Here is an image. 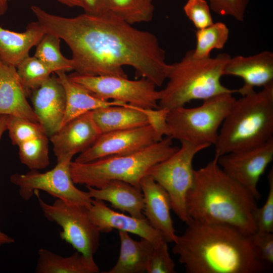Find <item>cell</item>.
<instances>
[{"instance_id": "9", "label": "cell", "mask_w": 273, "mask_h": 273, "mask_svg": "<svg viewBox=\"0 0 273 273\" xmlns=\"http://www.w3.org/2000/svg\"><path fill=\"white\" fill-rule=\"evenodd\" d=\"M34 194L44 216L62 228L60 238L77 251L94 256L99 247L101 232L90 219L88 208L59 199L49 204L41 198L39 191Z\"/></svg>"}, {"instance_id": "15", "label": "cell", "mask_w": 273, "mask_h": 273, "mask_svg": "<svg viewBox=\"0 0 273 273\" xmlns=\"http://www.w3.org/2000/svg\"><path fill=\"white\" fill-rule=\"evenodd\" d=\"M89 217L101 233L113 230L139 236L154 244L166 241L163 235L154 229L145 218H138L113 210L104 202L92 199L88 208Z\"/></svg>"}, {"instance_id": "17", "label": "cell", "mask_w": 273, "mask_h": 273, "mask_svg": "<svg viewBox=\"0 0 273 273\" xmlns=\"http://www.w3.org/2000/svg\"><path fill=\"white\" fill-rule=\"evenodd\" d=\"M223 75H233L244 80L237 89L242 96L254 90L255 87L273 84V53L268 51L249 56L231 57L226 63Z\"/></svg>"}, {"instance_id": "8", "label": "cell", "mask_w": 273, "mask_h": 273, "mask_svg": "<svg viewBox=\"0 0 273 273\" xmlns=\"http://www.w3.org/2000/svg\"><path fill=\"white\" fill-rule=\"evenodd\" d=\"M180 143V147L173 154L152 166L148 175L166 191L172 209L181 221L187 223L190 218L187 212L186 199L194 183L193 161L196 154L210 146L186 141Z\"/></svg>"}, {"instance_id": "24", "label": "cell", "mask_w": 273, "mask_h": 273, "mask_svg": "<svg viewBox=\"0 0 273 273\" xmlns=\"http://www.w3.org/2000/svg\"><path fill=\"white\" fill-rule=\"evenodd\" d=\"M120 251L115 264L105 273H142L146 272L150 254L154 244L141 238L132 239L129 233L118 231Z\"/></svg>"}, {"instance_id": "28", "label": "cell", "mask_w": 273, "mask_h": 273, "mask_svg": "<svg viewBox=\"0 0 273 273\" xmlns=\"http://www.w3.org/2000/svg\"><path fill=\"white\" fill-rule=\"evenodd\" d=\"M229 36V29L221 22L212 25L196 32V45L192 50L193 55L198 58L210 57L214 49H222L226 44Z\"/></svg>"}, {"instance_id": "4", "label": "cell", "mask_w": 273, "mask_h": 273, "mask_svg": "<svg viewBox=\"0 0 273 273\" xmlns=\"http://www.w3.org/2000/svg\"><path fill=\"white\" fill-rule=\"evenodd\" d=\"M273 138V84L234 102L219 129L215 156L252 148Z\"/></svg>"}, {"instance_id": "16", "label": "cell", "mask_w": 273, "mask_h": 273, "mask_svg": "<svg viewBox=\"0 0 273 273\" xmlns=\"http://www.w3.org/2000/svg\"><path fill=\"white\" fill-rule=\"evenodd\" d=\"M29 97L32 108L47 135L56 132L61 127L66 108V94L56 75H51Z\"/></svg>"}, {"instance_id": "32", "label": "cell", "mask_w": 273, "mask_h": 273, "mask_svg": "<svg viewBox=\"0 0 273 273\" xmlns=\"http://www.w3.org/2000/svg\"><path fill=\"white\" fill-rule=\"evenodd\" d=\"M168 242L154 245L149 257L146 272L148 273H174L175 265L171 257Z\"/></svg>"}, {"instance_id": "19", "label": "cell", "mask_w": 273, "mask_h": 273, "mask_svg": "<svg viewBox=\"0 0 273 273\" xmlns=\"http://www.w3.org/2000/svg\"><path fill=\"white\" fill-rule=\"evenodd\" d=\"M27 98L16 67L0 59V115L20 117L39 123Z\"/></svg>"}, {"instance_id": "21", "label": "cell", "mask_w": 273, "mask_h": 273, "mask_svg": "<svg viewBox=\"0 0 273 273\" xmlns=\"http://www.w3.org/2000/svg\"><path fill=\"white\" fill-rule=\"evenodd\" d=\"M150 110L130 105L110 106L92 111L91 114L94 121L102 133L150 124Z\"/></svg>"}, {"instance_id": "6", "label": "cell", "mask_w": 273, "mask_h": 273, "mask_svg": "<svg viewBox=\"0 0 273 273\" xmlns=\"http://www.w3.org/2000/svg\"><path fill=\"white\" fill-rule=\"evenodd\" d=\"M170 136L134 153L114 155L86 163L72 161L71 178L75 184L100 188L111 180L128 183L140 189L142 178L150 168L164 160L178 149Z\"/></svg>"}, {"instance_id": "10", "label": "cell", "mask_w": 273, "mask_h": 273, "mask_svg": "<svg viewBox=\"0 0 273 273\" xmlns=\"http://www.w3.org/2000/svg\"><path fill=\"white\" fill-rule=\"evenodd\" d=\"M68 77L102 99L121 102L145 110L159 108L160 90L147 78L133 80L128 77L83 75L75 72Z\"/></svg>"}, {"instance_id": "18", "label": "cell", "mask_w": 273, "mask_h": 273, "mask_svg": "<svg viewBox=\"0 0 273 273\" xmlns=\"http://www.w3.org/2000/svg\"><path fill=\"white\" fill-rule=\"evenodd\" d=\"M140 189L144 197L143 213L145 218L163 235L168 243H173L177 235L170 214L172 208L167 193L148 175L142 178Z\"/></svg>"}, {"instance_id": "30", "label": "cell", "mask_w": 273, "mask_h": 273, "mask_svg": "<svg viewBox=\"0 0 273 273\" xmlns=\"http://www.w3.org/2000/svg\"><path fill=\"white\" fill-rule=\"evenodd\" d=\"M16 69L28 97L33 90L45 82L52 73L38 58L29 55L19 63Z\"/></svg>"}, {"instance_id": "25", "label": "cell", "mask_w": 273, "mask_h": 273, "mask_svg": "<svg viewBox=\"0 0 273 273\" xmlns=\"http://www.w3.org/2000/svg\"><path fill=\"white\" fill-rule=\"evenodd\" d=\"M35 272L37 273H98L99 266L93 256L78 251L67 257L62 256L48 249L38 250Z\"/></svg>"}, {"instance_id": "35", "label": "cell", "mask_w": 273, "mask_h": 273, "mask_svg": "<svg viewBox=\"0 0 273 273\" xmlns=\"http://www.w3.org/2000/svg\"><path fill=\"white\" fill-rule=\"evenodd\" d=\"M210 9L221 16H230L243 21L249 0H209Z\"/></svg>"}, {"instance_id": "3", "label": "cell", "mask_w": 273, "mask_h": 273, "mask_svg": "<svg viewBox=\"0 0 273 273\" xmlns=\"http://www.w3.org/2000/svg\"><path fill=\"white\" fill-rule=\"evenodd\" d=\"M257 200L228 175L214 158L194 171L186 206L190 219L233 226L247 235L256 231L254 220Z\"/></svg>"}, {"instance_id": "40", "label": "cell", "mask_w": 273, "mask_h": 273, "mask_svg": "<svg viewBox=\"0 0 273 273\" xmlns=\"http://www.w3.org/2000/svg\"><path fill=\"white\" fill-rule=\"evenodd\" d=\"M59 2L69 7H79L81 8L80 0H57Z\"/></svg>"}, {"instance_id": "31", "label": "cell", "mask_w": 273, "mask_h": 273, "mask_svg": "<svg viewBox=\"0 0 273 273\" xmlns=\"http://www.w3.org/2000/svg\"><path fill=\"white\" fill-rule=\"evenodd\" d=\"M7 128L12 144L17 146L28 140L47 135L40 123L11 115H7Z\"/></svg>"}, {"instance_id": "36", "label": "cell", "mask_w": 273, "mask_h": 273, "mask_svg": "<svg viewBox=\"0 0 273 273\" xmlns=\"http://www.w3.org/2000/svg\"><path fill=\"white\" fill-rule=\"evenodd\" d=\"M253 246L260 259L265 264H273V234L256 231L251 235Z\"/></svg>"}, {"instance_id": "1", "label": "cell", "mask_w": 273, "mask_h": 273, "mask_svg": "<svg viewBox=\"0 0 273 273\" xmlns=\"http://www.w3.org/2000/svg\"><path fill=\"white\" fill-rule=\"evenodd\" d=\"M31 9L46 33L57 36L68 46L76 73L127 77L123 67L129 66L138 77L156 86L167 79L170 64L153 33L133 27L109 11L67 18L37 6Z\"/></svg>"}, {"instance_id": "14", "label": "cell", "mask_w": 273, "mask_h": 273, "mask_svg": "<svg viewBox=\"0 0 273 273\" xmlns=\"http://www.w3.org/2000/svg\"><path fill=\"white\" fill-rule=\"evenodd\" d=\"M101 134L90 111L62 125L49 136V140L57 162H60L72 160L75 155L90 147Z\"/></svg>"}, {"instance_id": "12", "label": "cell", "mask_w": 273, "mask_h": 273, "mask_svg": "<svg viewBox=\"0 0 273 273\" xmlns=\"http://www.w3.org/2000/svg\"><path fill=\"white\" fill-rule=\"evenodd\" d=\"M272 160L273 138L258 146L217 157L222 170L250 192L257 200L261 197L258 183Z\"/></svg>"}, {"instance_id": "33", "label": "cell", "mask_w": 273, "mask_h": 273, "mask_svg": "<svg viewBox=\"0 0 273 273\" xmlns=\"http://www.w3.org/2000/svg\"><path fill=\"white\" fill-rule=\"evenodd\" d=\"M269 191L263 205L257 207L254 214V220L257 231L273 232V169L267 175Z\"/></svg>"}, {"instance_id": "5", "label": "cell", "mask_w": 273, "mask_h": 273, "mask_svg": "<svg viewBox=\"0 0 273 273\" xmlns=\"http://www.w3.org/2000/svg\"><path fill=\"white\" fill-rule=\"evenodd\" d=\"M231 57L220 53L215 57L198 58L188 51L178 62L170 64L167 83L160 90L159 108L184 107L193 100H205L224 93H237L223 85L220 79Z\"/></svg>"}, {"instance_id": "20", "label": "cell", "mask_w": 273, "mask_h": 273, "mask_svg": "<svg viewBox=\"0 0 273 273\" xmlns=\"http://www.w3.org/2000/svg\"><path fill=\"white\" fill-rule=\"evenodd\" d=\"M93 199L109 202L115 209L138 218L145 217L144 201L141 189L121 180H111L100 188L87 187Z\"/></svg>"}, {"instance_id": "38", "label": "cell", "mask_w": 273, "mask_h": 273, "mask_svg": "<svg viewBox=\"0 0 273 273\" xmlns=\"http://www.w3.org/2000/svg\"><path fill=\"white\" fill-rule=\"evenodd\" d=\"M15 242L14 239L3 233L0 230V247L6 245L13 243Z\"/></svg>"}, {"instance_id": "37", "label": "cell", "mask_w": 273, "mask_h": 273, "mask_svg": "<svg viewBox=\"0 0 273 273\" xmlns=\"http://www.w3.org/2000/svg\"><path fill=\"white\" fill-rule=\"evenodd\" d=\"M81 8L86 14L98 15L108 12L106 0H80Z\"/></svg>"}, {"instance_id": "42", "label": "cell", "mask_w": 273, "mask_h": 273, "mask_svg": "<svg viewBox=\"0 0 273 273\" xmlns=\"http://www.w3.org/2000/svg\"><path fill=\"white\" fill-rule=\"evenodd\" d=\"M150 1H152V0H150Z\"/></svg>"}, {"instance_id": "23", "label": "cell", "mask_w": 273, "mask_h": 273, "mask_svg": "<svg viewBox=\"0 0 273 273\" xmlns=\"http://www.w3.org/2000/svg\"><path fill=\"white\" fill-rule=\"evenodd\" d=\"M55 73L63 86L66 94V108L62 126L80 115L100 108L128 105L121 102L102 99L71 80L66 72L58 71Z\"/></svg>"}, {"instance_id": "2", "label": "cell", "mask_w": 273, "mask_h": 273, "mask_svg": "<svg viewBox=\"0 0 273 273\" xmlns=\"http://www.w3.org/2000/svg\"><path fill=\"white\" fill-rule=\"evenodd\" d=\"M184 233L176 236L172 252L188 273H259L265 264L251 239L223 224L190 219Z\"/></svg>"}, {"instance_id": "41", "label": "cell", "mask_w": 273, "mask_h": 273, "mask_svg": "<svg viewBox=\"0 0 273 273\" xmlns=\"http://www.w3.org/2000/svg\"><path fill=\"white\" fill-rule=\"evenodd\" d=\"M8 1L0 0V16L4 15L8 10Z\"/></svg>"}, {"instance_id": "39", "label": "cell", "mask_w": 273, "mask_h": 273, "mask_svg": "<svg viewBox=\"0 0 273 273\" xmlns=\"http://www.w3.org/2000/svg\"><path fill=\"white\" fill-rule=\"evenodd\" d=\"M7 115H0V141L7 128Z\"/></svg>"}, {"instance_id": "13", "label": "cell", "mask_w": 273, "mask_h": 273, "mask_svg": "<svg viewBox=\"0 0 273 273\" xmlns=\"http://www.w3.org/2000/svg\"><path fill=\"white\" fill-rule=\"evenodd\" d=\"M163 138L151 124L102 133L90 147L79 154L74 161L86 163L106 157L134 153Z\"/></svg>"}, {"instance_id": "43", "label": "cell", "mask_w": 273, "mask_h": 273, "mask_svg": "<svg viewBox=\"0 0 273 273\" xmlns=\"http://www.w3.org/2000/svg\"><path fill=\"white\" fill-rule=\"evenodd\" d=\"M8 1H9V0H7Z\"/></svg>"}, {"instance_id": "11", "label": "cell", "mask_w": 273, "mask_h": 273, "mask_svg": "<svg viewBox=\"0 0 273 273\" xmlns=\"http://www.w3.org/2000/svg\"><path fill=\"white\" fill-rule=\"evenodd\" d=\"M71 161L57 162L53 168L44 172L30 170L25 173H16L10 176V181L19 187L24 200H29L35 191L41 190L66 202L88 208L93 199L87 191L75 186L70 172Z\"/></svg>"}, {"instance_id": "22", "label": "cell", "mask_w": 273, "mask_h": 273, "mask_svg": "<svg viewBox=\"0 0 273 273\" xmlns=\"http://www.w3.org/2000/svg\"><path fill=\"white\" fill-rule=\"evenodd\" d=\"M46 33L37 22L30 23L25 30L17 32L0 26V59L5 63L15 66L36 46Z\"/></svg>"}, {"instance_id": "27", "label": "cell", "mask_w": 273, "mask_h": 273, "mask_svg": "<svg viewBox=\"0 0 273 273\" xmlns=\"http://www.w3.org/2000/svg\"><path fill=\"white\" fill-rule=\"evenodd\" d=\"M108 11L131 25L150 21L154 8L150 0H106Z\"/></svg>"}, {"instance_id": "29", "label": "cell", "mask_w": 273, "mask_h": 273, "mask_svg": "<svg viewBox=\"0 0 273 273\" xmlns=\"http://www.w3.org/2000/svg\"><path fill=\"white\" fill-rule=\"evenodd\" d=\"M49 139L47 135L23 142L18 146L21 162L30 170L44 169L50 164Z\"/></svg>"}, {"instance_id": "7", "label": "cell", "mask_w": 273, "mask_h": 273, "mask_svg": "<svg viewBox=\"0 0 273 273\" xmlns=\"http://www.w3.org/2000/svg\"><path fill=\"white\" fill-rule=\"evenodd\" d=\"M224 93L203 100L197 107L168 110L166 122L172 139L195 145H214L221 125L236 98Z\"/></svg>"}, {"instance_id": "34", "label": "cell", "mask_w": 273, "mask_h": 273, "mask_svg": "<svg viewBox=\"0 0 273 273\" xmlns=\"http://www.w3.org/2000/svg\"><path fill=\"white\" fill-rule=\"evenodd\" d=\"M210 10L205 0H188L184 7L186 15L197 29L206 28L214 23Z\"/></svg>"}, {"instance_id": "26", "label": "cell", "mask_w": 273, "mask_h": 273, "mask_svg": "<svg viewBox=\"0 0 273 273\" xmlns=\"http://www.w3.org/2000/svg\"><path fill=\"white\" fill-rule=\"evenodd\" d=\"M60 40L57 36L46 33L38 44L34 56L44 64L53 72L74 70L72 59L65 57L60 51Z\"/></svg>"}]
</instances>
